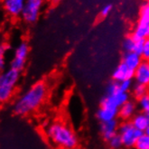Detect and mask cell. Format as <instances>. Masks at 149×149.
I'll return each mask as SVG.
<instances>
[{"instance_id":"obj_1","label":"cell","mask_w":149,"mask_h":149,"mask_svg":"<svg viewBox=\"0 0 149 149\" xmlns=\"http://www.w3.org/2000/svg\"><path fill=\"white\" fill-rule=\"evenodd\" d=\"M48 95V87L43 81H39L32 84L25 90L14 103L13 110L17 116H27L36 111Z\"/></svg>"},{"instance_id":"obj_2","label":"cell","mask_w":149,"mask_h":149,"mask_svg":"<svg viewBox=\"0 0 149 149\" xmlns=\"http://www.w3.org/2000/svg\"><path fill=\"white\" fill-rule=\"evenodd\" d=\"M49 141L59 149H77L79 137L72 127L63 120H54L45 128Z\"/></svg>"},{"instance_id":"obj_3","label":"cell","mask_w":149,"mask_h":149,"mask_svg":"<svg viewBox=\"0 0 149 149\" xmlns=\"http://www.w3.org/2000/svg\"><path fill=\"white\" fill-rule=\"evenodd\" d=\"M20 72L13 68L5 70L0 74V104L10 100L19 81Z\"/></svg>"},{"instance_id":"obj_4","label":"cell","mask_w":149,"mask_h":149,"mask_svg":"<svg viewBox=\"0 0 149 149\" xmlns=\"http://www.w3.org/2000/svg\"><path fill=\"white\" fill-rule=\"evenodd\" d=\"M128 100H130L129 93L122 91L119 89L118 82L113 81L107 86L106 94L103 96L100 103L110 105V106L119 109L122 105H124Z\"/></svg>"},{"instance_id":"obj_5","label":"cell","mask_w":149,"mask_h":149,"mask_svg":"<svg viewBox=\"0 0 149 149\" xmlns=\"http://www.w3.org/2000/svg\"><path fill=\"white\" fill-rule=\"evenodd\" d=\"M126 149H133L137 139L143 135V132L136 128L131 121H122L118 127V133Z\"/></svg>"},{"instance_id":"obj_6","label":"cell","mask_w":149,"mask_h":149,"mask_svg":"<svg viewBox=\"0 0 149 149\" xmlns=\"http://www.w3.org/2000/svg\"><path fill=\"white\" fill-rule=\"evenodd\" d=\"M43 6V0H25L23 12L21 14L22 18L27 23L36 22L42 7Z\"/></svg>"},{"instance_id":"obj_7","label":"cell","mask_w":149,"mask_h":149,"mask_svg":"<svg viewBox=\"0 0 149 149\" xmlns=\"http://www.w3.org/2000/svg\"><path fill=\"white\" fill-rule=\"evenodd\" d=\"M28 54H29V46L25 42H22L15 50L14 56L11 61V68L16 70L18 72H21L25 65Z\"/></svg>"},{"instance_id":"obj_8","label":"cell","mask_w":149,"mask_h":149,"mask_svg":"<svg viewBox=\"0 0 149 149\" xmlns=\"http://www.w3.org/2000/svg\"><path fill=\"white\" fill-rule=\"evenodd\" d=\"M133 80L136 84H141L149 88V61H142L135 71Z\"/></svg>"},{"instance_id":"obj_9","label":"cell","mask_w":149,"mask_h":149,"mask_svg":"<svg viewBox=\"0 0 149 149\" xmlns=\"http://www.w3.org/2000/svg\"><path fill=\"white\" fill-rule=\"evenodd\" d=\"M117 117H118V109L108 104L100 103V108L97 110V118L100 121V123L114 120L117 118Z\"/></svg>"},{"instance_id":"obj_10","label":"cell","mask_w":149,"mask_h":149,"mask_svg":"<svg viewBox=\"0 0 149 149\" xmlns=\"http://www.w3.org/2000/svg\"><path fill=\"white\" fill-rule=\"evenodd\" d=\"M118 127H119V124L117 119L100 123V132L102 138L105 140V141H108V140H109L114 136L118 135Z\"/></svg>"},{"instance_id":"obj_11","label":"cell","mask_w":149,"mask_h":149,"mask_svg":"<svg viewBox=\"0 0 149 149\" xmlns=\"http://www.w3.org/2000/svg\"><path fill=\"white\" fill-rule=\"evenodd\" d=\"M135 72L130 70L127 65H125L123 63H120L117 67L113 70L112 72V79L114 81L120 82L127 80H133Z\"/></svg>"},{"instance_id":"obj_12","label":"cell","mask_w":149,"mask_h":149,"mask_svg":"<svg viewBox=\"0 0 149 149\" xmlns=\"http://www.w3.org/2000/svg\"><path fill=\"white\" fill-rule=\"evenodd\" d=\"M25 0H3V6L6 12L10 16L15 17L22 14Z\"/></svg>"},{"instance_id":"obj_13","label":"cell","mask_w":149,"mask_h":149,"mask_svg":"<svg viewBox=\"0 0 149 149\" xmlns=\"http://www.w3.org/2000/svg\"><path fill=\"white\" fill-rule=\"evenodd\" d=\"M136 108H137V105L134 101L128 100L127 102H126L124 105H122L118 109L119 118L123 121L131 120L132 118L135 116V114L136 113Z\"/></svg>"},{"instance_id":"obj_14","label":"cell","mask_w":149,"mask_h":149,"mask_svg":"<svg viewBox=\"0 0 149 149\" xmlns=\"http://www.w3.org/2000/svg\"><path fill=\"white\" fill-rule=\"evenodd\" d=\"M142 56L136 54V52H125L123 57H122V63L134 72L142 63Z\"/></svg>"},{"instance_id":"obj_15","label":"cell","mask_w":149,"mask_h":149,"mask_svg":"<svg viewBox=\"0 0 149 149\" xmlns=\"http://www.w3.org/2000/svg\"><path fill=\"white\" fill-rule=\"evenodd\" d=\"M132 36L136 40L140 41H146V39H149V24L138 21L133 30Z\"/></svg>"},{"instance_id":"obj_16","label":"cell","mask_w":149,"mask_h":149,"mask_svg":"<svg viewBox=\"0 0 149 149\" xmlns=\"http://www.w3.org/2000/svg\"><path fill=\"white\" fill-rule=\"evenodd\" d=\"M130 121L136 128H137L143 133L149 126V118H147L146 114L142 111L136 112Z\"/></svg>"},{"instance_id":"obj_17","label":"cell","mask_w":149,"mask_h":149,"mask_svg":"<svg viewBox=\"0 0 149 149\" xmlns=\"http://www.w3.org/2000/svg\"><path fill=\"white\" fill-rule=\"evenodd\" d=\"M137 40H136L132 36H127L124 39L122 42V48H123L125 52H134L135 47L136 45Z\"/></svg>"},{"instance_id":"obj_18","label":"cell","mask_w":149,"mask_h":149,"mask_svg":"<svg viewBox=\"0 0 149 149\" xmlns=\"http://www.w3.org/2000/svg\"><path fill=\"white\" fill-rule=\"evenodd\" d=\"M148 91H149L148 87L141 85V84H136V83L134 84V86L132 88V91H131V92H132V94L134 96V98L136 100L143 97V96L146 95Z\"/></svg>"},{"instance_id":"obj_19","label":"cell","mask_w":149,"mask_h":149,"mask_svg":"<svg viewBox=\"0 0 149 149\" xmlns=\"http://www.w3.org/2000/svg\"><path fill=\"white\" fill-rule=\"evenodd\" d=\"M139 21L149 24V1L146 2L140 8Z\"/></svg>"},{"instance_id":"obj_20","label":"cell","mask_w":149,"mask_h":149,"mask_svg":"<svg viewBox=\"0 0 149 149\" xmlns=\"http://www.w3.org/2000/svg\"><path fill=\"white\" fill-rule=\"evenodd\" d=\"M133 149H149V136L143 133V135L137 139Z\"/></svg>"},{"instance_id":"obj_21","label":"cell","mask_w":149,"mask_h":149,"mask_svg":"<svg viewBox=\"0 0 149 149\" xmlns=\"http://www.w3.org/2000/svg\"><path fill=\"white\" fill-rule=\"evenodd\" d=\"M137 107L139 108L140 111L144 113L149 110V91L143 97L137 100Z\"/></svg>"},{"instance_id":"obj_22","label":"cell","mask_w":149,"mask_h":149,"mask_svg":"<svg viewBox=\"0 0 149 149\" xmlns=\"http://www.w3.org/2000/svg\"><path fill=\"white\" fill-rule=\"evenodd\" d=\"M107 143L110 149H121L122 147H124L123 143H122V140L118 134L111 137L109 140H108Z\"/></svg>"},{"instance_id":"obj_23","label":"cell","mask_w":149,"mask_h":149,"mask_svg":"<svg viewBox=\"0 0 149 149\" xmlns=\"http://www.w3.org/2000/svg\"><path fill=\"white\" fill-rule=\"evenodd\" d=\"M118 86H119V89L122 91L129 93V91H132V88L134 86L133 80H127V81H120V82H118Z\"/></svg>"},{"instance_id":"obj_24","label":"cell","mask_w":149,"mask_h":149,"mask_svg":"<svg viewBox=\"0 0 149 149\" xmlns=\"http://www.w3.org/2000/svg\"><path fill=\"white\" fill-rule=\"evenodd\" d=\"M143 60L145 61H149V39H146L144 41V47H143V52L141 54Z\"/></svg>"},{"instance_id":"obj_25","label":"cell","mask_w":149,"mask_h":149,"mask_svg":"<svg viewBox=\"0 0 149 149\" xmlns=\"http://www.w3.org/2000/svg\"><path fill=\"white\" fill-rule=\"evenodd\" d=\"M111 10H112V5H110V4L105 5L102 7L101 11H100V15L102 16H107L108 15H109V13L111 12Z\"/></svg>"},{"instance_id":"obj_26","label":"cell","mask_w":149,"mask_h":149,"mask_svg":"<svg viewBox=\"0 0 149 149\" xmlns=\"http://www.w3.org/2000/svg\"><path fill=\"white\" fill-rule=\"evenodd\" d=\"M5 52H6V47L3 43L0 42V58H4Z\"/></svg>"},{"instance_id":"obj_27","label":"cell","mask_w":149,"mask_h":149,"mask_svg":"<svg viewBox=\"0 0 149 149\" xmlns=\"http://www.w3.org/2000/svg\"><path fill=\"white\" fill-rule=\"evenodd\" d=\"M5 67V59L4 58H0V74L2 72V70Z\"/></svg>"},{"instance_id":"obj_28","label":"cell","mask_w":149,"mask_h":149,"mask_svg":"<svg viewBox=\"0 0 149 149\" xmlns=\"http://www.w3.org/2000/svg\"><path fill=\"white\" fill-rule=\"evenodd\" d=\"M144 133H145V134H146V136H149V126H148V127H147V128L146 129V131H145Z\"/></svg>"},{"instance_id":"obj_29","label":"cell","mask_w":149,"mask_h":149,"mask_svg":"<svg viewBox=\"0 0 149 149\" xmlns=\"http://www.w3.org/2000/svg\"><path fill=\"white\" fill-rule=\"evenodd\" d=\"M146 116H147V118H149V110H147V111L146 112Z\"/></svg>"},{"instance_id":"obj_30","label":"cell","mask_w":149,"mask_h":149,"mask_svg":"<svg viewBox=\"0 0 149 149\" xmlns=\"http://www.w3.org/2000/svg\"><path fill=\"white\" fill-rule=\"evenodd\" d=\"M147 1H148V0H147Z\"/></svg>"},{"instance_id":"obj_31","label":"cell","mask_w":149,"mask_h":149,"mask_svg":"<svg viewBox=\"0 0 149 149\" xmlns=\"http://www.w3.org/2000/svg\"><path fill=\"white\" fill-rule=\"evenodd\" d=\"M148 1H149V0H148Z\"/></svg>"}]
</instances>
